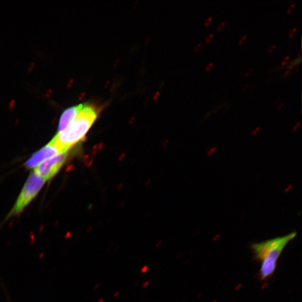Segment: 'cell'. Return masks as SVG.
<instances>
[{"label": "cell", "instance_id": "1", "mask_svg": "<svg viewBox=\"0 0 302 302\" xmlns=\"http://www.w3.org/2000/svg\"><path fill=\"white\" fill-rule=\"evenodd\" d=\"M98 115L96 107L84 104L83 107L64 131L53 138L63 152H69L72 148L83 140L94 124Z\"/></svg>", "mask_w": 302, "mask_h": 302}, {"label": "cell", "instance_id": "2", "mask_svg": "<svg viewBox=\"0 0 302 302\" xmlns=\"http://www.w3.org/2000/svg\"><path fill=\"white\" fill-rule=\"evenodd\" d=\"M297 236V233L268 240L251 245L255 258L261 262L260 277L262 280L268 279L275 272L278 261L286 246Z\"/></svg>", "mask_w": 302, "mask_h": 302}, {"label": "cell", "instance_id": "3", "mask_svg": "<svg viewBox=\"0 0 302 302\" xmlns=\"http://www.w3.org/2000/svg\"><path fill=\"white\" fill-rule=\"evenodd\" d=\"M39 175L34 171L31 174L28 178L26 184L22 190L21 194L18 196L15 205L12 208L9 213L7 219L16 216L21 214L29 203L32 202L35 197L39 193L46 183Z\"/></svg>", "mask_w": 302, "mask_h": 302}, {"label": "cell", "instance_id": "4", "mask_svg": "<svg viewBox=\"0 0 302 302\" xmlns=\"http://www.w3.org/2000/svg\"><path fill=\"white\" fill-rule=\"evenodd\" d=\"M69 155V152H64L49 158L36 166L34 172L46 181L51 179L63 167Z\"/></svg>", "mask_w": 302, "mask_h": 302}, {"label": "cell", "instance_id": "5", "mask_svg": "<svg viewBox=\"0 0 302 302\" xmlns=\"http://www.w3.org/2000/svg\"><path fill=\"white\" fill-rule=\"evenodd\" d=\"M62 153L64 152L61 151L60 148L55 144L52 139L48 145L34 153L33 155L25 164V166L28 169H35L36 166L46 160Z\"/></svg>", "mask_w": 302, "mask_h": 302}, {"label": "cell", "instance_id": "6", "mask_svg": "<svg viewBox=\"0 0 302 302\" xmlns=\"http://www.w3.org/2000/svg\"><path fill=\"white\" fill-rule=\"evenodd\" d=\"M84 104H79L78 106H74L66 109L62 114L59 120L58 131L63 132L69 126L72 120L76 118V116L79 113L80 110L83 107Z\"/></svg>", "mask_w": 302, "mask_h": 302}, {"label": "cell", "instance_id": "7", "mask_svg": "<svg viewBox=\"0 0 302 302\" xmlns=\"http://www.w3.org/2000/svg\"><path fill=\"white\" fill-rule=\"evenodd\" d=\"M212 17H213L212 16H210V17L207 18V19L205 22V26H208V25L209 24H210V23L211 22V21L212 20Z\"/></svg>", "mask_w": 302, "mask_h": 302}, {"label": "cell", "instance_id": "8", "mask_svg": "<svg viewBox=\"0 0 302 302\" xmlns=\"http://www.w3.org/2000/svg\"><path fill=\"white\" fill-rule=\"evenodd\" d=\"M225 24H226L225 22L220 23L217 27V30L218 31H219V30L223 29L225 26Z\"/></svg>", "mask_w": 302, "mask_h": 302}, {"label": "cell", "instance_id": "9", "mask_svg": "<svg viewBox=\"0 0 302 302\" xmlns=\"http://www.w3.org/2000/svg\"><path fill=\"white\" fill-rule=\"evenodd\" d=\"M213 35H214V33H213L210 34H209L207 36V38L206 39V42H210L212 39Z\"/></svg>", "mask_w": 302, "mask_h": 302}, {"label": "cell", "instance_id": "10", "mask_svg": "<svg viewBox=\"0 0 302 302\" xmlns=\"http://www.w3.org/2000/svg\"><path fill=\"white\" fill-rule=\"evenodd\" d=\"M213 66V63H209V64H208L207 65V66L206 67V70L208 71H210L212 69Z\"/></svg>", "mask_w": 302, "mask_h": 302}, {"label": "cell", "instance_id": "11", "mask_svg": "<svg viewBox=\"0 0 302 302\" xmlns=\"http://www.w3.org/2000/svg\"><path fill=\"white\" fill-rule=\"evenodd\" d=\"M295 5V4L294 3H293L289 6V7L287 9L288 13H289V12H290L292 10V9H293V8H294Z\"/></svg>", "mask_w": 302, "mask_h": 302}, {"label": "cell", "instance_id": "12", "mask_svg": "<svg viewBox=\"0 0 302 302\" xmlns=\"http://www.w3.org/2000/svg\"><path fill=\"white\" fill-rule=\"evenodd\" d=\"M291 56L290 55H287V57H286L283 60L282 63H281V65H284L286 64L287 61L290 58Z\"/></svg>", "mask_w": 302, "mask_h": 302}, {"label": "cell", "instance_id": "13", "mask_svg": "<svg viewBox=\"0 0 302 302\" xmlns=\"http://www.w3.org/2000/svg\"><path fill=\"white\" fill-rule=\"evenodd\" d=\"M246 36H247V35H245L240 38L238 42L239 44H241V43L246 39Z\"/></svg>", "mask_w": 302, "mask_h": 302}, {"label": "cell", "instance_id": "14", "mask_svg": "<svg viewBox=\"0 0 302 302\" xmlns=\"http://www.w3.org/2000/svg\"><path fill=\"white\" fill-rule=\"evenodd\" d=\"M202 45V43H200L199 44H198V45H196V47H195V51H198L199 50V49H200Z\"/></svg>", "mask_w": 302, "mask_h": 302}, {"label": "cell", "instance_id": "15", "mask_svg": "<svg viewBox=\"0 0 302 302\" xmlns=\"http://www.w3.org/2000/svg\"><path fill=\"white\" fill-rule=\"evenodd\" d=\"M297 29V27H295L293 29H292L290 33H289V36H292L293 34V33L295 32V31Z\"/></svg>", "mask_w": 302, "mask_h": 302}, {"label": "cell", "instance_id": "16", "mask_svg": "<svg viewBox=\"0 0 302 302\" xmlns=\"http://www.w3.org/2000/svg\"><path fill=\"white\" fill-rule=\"evenodd\" d=\"M276 46V45H273V46H271L269 49V52H272Z\"/></svg>", "mask_w": 302, "mask_h": 302}, {"label": "cell", "instance_id": "17", "mask_svg": "<svg viewBox=\"0 0 302 302\" xmlns=\"http://www.w3.org/2000/svg\"><path fill=\"white\" fill-rule=\"evenodd\" d=\"M289 72V70H288H288H287L286 71V72H285V74H287V73H288Z\"/></svg>", "mask_w": 302, "mask_h": 302}]
</instances>
